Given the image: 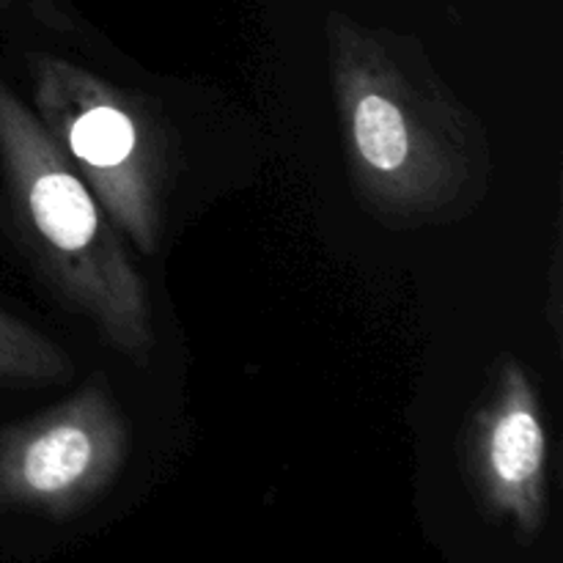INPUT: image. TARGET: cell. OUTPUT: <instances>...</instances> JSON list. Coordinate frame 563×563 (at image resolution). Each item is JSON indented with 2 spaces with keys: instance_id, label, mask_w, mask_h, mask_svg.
I'll return each mask as SVG.
<instances>
[{
  "instance_id": "obj_1",
  "label": "cell",
  "mask_w": 563,
  "mask_h": 563,
  "mask_svg": "<svg viewBox=\"0 0 563 563\" xmlns=\"http://www.w3.org/2000/svg\"><path fill=\"white\" fill-rule=\"evenodd\" d=\"M328 58L346 174L390 229L454 223L482 203L489 146L476 115L410 44L333 11Z\"/></svg>"
},
{
  "instance_id": "obj_2",
  "label": "cell",
  "mask_w": 563,
  "mask_h": 563,
  "mask_svg": "<svg viewBox=\"0 0 563 563\" xmlns=\"http://www.w3.org/2000/svg\"><path fill=\"white\" fill-rule=\"evenodd\" d=\"M0 179L11 220L55 295L119 355L148 366L152 297L119 229L31 108L0 77Z\"/></svg>"
},
{
  "instance_id": "obj_3",
  "label": "cell",
  "mask_w": 563,
  "mask_h": 563,
  "mask_svg": "<svg viewBox=\"0 0 563 563\" xmlns=\"http://www.w3.org/2000/svg\"><path fill=\"white\" fill-rule=\"evenodd\" d=\"M36 119L143 256L163 236L176 148L146 99L49 53L27 55Z\"/></svg>"
},
{
  "instance_id": "obj_4",
  "label": "cell",
  "mask_w": 563,
  "mask_h": 563,
  "mask_svg": "<svg viewBox=\"0 0 563 563\" xmlns=\"http://www.w3.org/2000/svg\"><path fill=\"white\" fill-rule=\"evenodd\" d=\"M130 454V423L104 379L0 432V509L77 515L108 493Z\"/></svg>"
},
{
  "instance_id": "obj_5",
  "label": "cell",
  "mask_w": 563,
  "mask_h": 563,
  "mask_svg": "<svg viewBox=\"0 0 563 563\" xmlns=\"http://www.w3.org/2000/svg\"><path fill=\"white\" fill-rule=\"evenodd\" d=\"M465 473L482 509L531 542L550 515V445L526 366L504 357L462 438Z\"/></svg>"
},
{
  "instance_id": "obj_6",
  "label": "cell",
  "mask_w": 563,
  "mask_h": 563,
  "mask_svg": "<svg viewBox=\"0 0 563 563\" xmlns=\"http://www.w3.org/2000/svg\"><path fill=\"white\" fill-rule=\"evenodd\" d=\"M71 361L64 346L33 330L22 319L0 311V385L3 388H38L66 383Z\"/></svg>"
},
{
  "instance_id": "obj_7",
  "label": "cell",
  "mask_w": 563,
  "mask_h": 563,
  "mask_svg": "<svg viewBox=\"0 0 563 563\" xmlns=\"http://www.w3.org/2000/svg\"><path fill=\"white\" fill-rule=\"evenodd\" d=\"M22 3L27 5V11H31L38 22H44V25L53 27V31H75V22L66 14L60 0H22Z\"/></svg>"
},
{
  "instance_id": "obj_8",
  "label": "cell",
  "mask_w": 563,
  "mask_h": 563,
  "mask_svg": "<svg viewBox=\"0 0 563 563\" xmlns=\"http://www.w3.org/2000/svg\"><path fill=\"white\" fill-rule=\"evenodd\" d=\"M14 3H16V0H0V9H11Z\"/></svg>"
}]
</instances>
